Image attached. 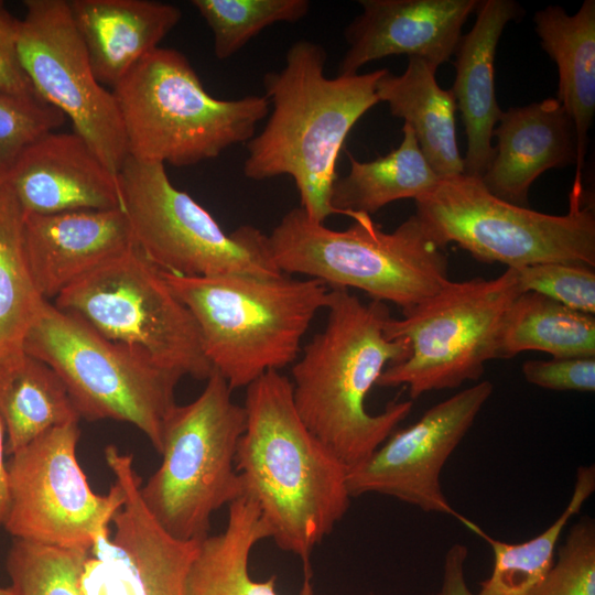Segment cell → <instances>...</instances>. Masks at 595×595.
Listing matches in <instances>:
<instances>
[{"mask_svg": "<svg viewBox=\"0 0 595 595\" xmlns=\"http://www.w3.org/2000/svg\"><path fill=\"white\" fill-rule=\"evenodd\" d=\"M129 156L190 166L247 143L270 110L266 96L218 99L205 88L186 56L158 47L111 89Z\"/></svg>", "mask_w": 595, "mask_h": 595, "instance_id": "cell-6", "label": "cell"}, {"mask_svg": "<svg viewBox=\"0 0 595 595\" xmlns=\"http://www.w3.org/2000/svg\"><path fill=\"white\" fill-rule=\"evenodd\" d=\"M0 418L8 455L56 426L80 420L60 376L24 349L0 359Z\"/></svg>", "mask_w": 595, "mask_h": 595, "instance_id": "cell-25", "label": "cell"}, {"mask_svg": "<svg viewBox=\"0 0 595 595\" xmlns=\"http://www.w3.org/2000/svg\"><path fill=\"white\" fill-rule=\"evenodd\" d=\"M595 491V467L580 466L569 504L544 531L519 543L494 539L472 522L474 533L488 542L494 564L490 575L480 583L477 595H530L552 566L555 548L570 519Z\"/></svg>", "mask_w": 595, "mask_h": 595, "instance_id": "cell-28", "label": "cell"}, {"mask_svg": "<svg viewBox=\"0 0 595 595\" xmlns=\"http://www.w3.org/2000/svg\"><path fill=\"white\" fill-rule=\"evenodd\" d=\"M44 301L26 257L24 213L6 182L0 186V359L23 349Z\"/></svg>", "mask_w": 595, "mask_h": 595, "instance_id": "cell-29", "label": "cell"}, {"mask_svg": "<svg viewBox=\"0 0 595 595\" xmlns=\"http://www.w3.org/2000/svg\"><path fill=\"white\" fill-rule=\"evenodd\" d=\"M6 431L0 418V527H3L10 505L8 466L4 461Z\"/></svg>", "mask_w": 595, "mask_h": 595, "instance_id": "cell-39", "label": "cell"}, {"mask_svg": "<svg viewBox=\"0 0 595 595\" xmlns=\"http://www.w3.org/2000/svg\"><path fill=\"white\" fill-rule=\"evenodd\" d=\"M7 183L24 214L121 208L118 175L76 132H48L28 145Z\"/></svg>", "mask_w": 595, "mask_h": 595, "instance_id": "cell-17", "label": "cell"}, {"mask_svg": "<svg viewBox=\"0 0 595 595\" xmlns=\"http://www.w3.org/2000/svg\"><path fill=\"white\" fill-rule=\"evenodd\" d=\"M245 389L235 458L241 496L256 501L277 547L302 561L301 595H314L311 554L350 506L348 468L305 426L286 376L271 370Z\"/></svg>", "mask_w": 595, "mask_h": 595, "instance_id": "cell-1", "label": "cell"}, {"mask_svg": "<svg viewBox=\"0 0 595 595\" xmlns=\"http://www.w3.org/2000/svg\"><path fill=\"white\" fill-rule=\"evenodd\" d=\"M527 350L558 358L595 357V315L539 293L518 294L502 317L496 359H509Z\"/></svg>", "mask_w": 595, "mask_h": 595, "instance_id": "cell-27", "label": "cell"}, {"mask_svg": "<svg viewBox=\"0 0 595 595\" xmlns=\"http://www.w3.org/2000/svg\"><path fill=\"white\" fill-rule=\"evenodd\" d=\"M116 545L137 582L139 595H183L198 542L176 540L156 522L141 520L123 529Z\"/></svg>", "mask_w": 595, "mask_h": 595, "instance_id": "cell-30", "label": "cell"}, {"mask_svg": "<svg viewBox=\"0 0 595 595\" xmlns=\"http://www.w3.org/2000/svg\"><path fill=\"white\" fill-rule=\"evenodd\" d=\"M24 245L43 299L136 246L122 208L24 214Z\"/></svg>", "mask_w": 595, "mask_h": 595, "instance_id": "cell-18", "label": "cell"}, {"mask_svg": "<svg viewBox=\"0 0 595 595\" xmlns=\"http://www.w3.org/2000/svg\"><path fill=\"white\" fill-rule=\"evenodd\" d=\"M213 33L214 53L227 60L263 29L295 23L310 11L309 0H193Z\"/></svg>", "mask_w": 595, "mask_h": 595, "instance_id": "cell-32", "label": "cell"}, {"mask_svg": "<svg viewBox=\"0 0 595 595\" xmlns=\"http://www.w3.org/2000/svg\"><path fill=\"white\" fill-rule=\"evenodd\" d=\"M467 555L468 550L462 543H454L448 548L444 556L441 587L436 595H477L469 589L465 578Z\"/></svg>", "mask_w": 595, "mask_h": 595, "instance_id": "cell-38", "label": "cell"}, {"mask_svg": "<svg viewBox=\"0 0 595 595\" xmlns=\"http://www.w3.org/2000/svg\"><path fill=\"white\" fill-rule=\"evenodd\" d=\"M493 137L496 154L480 180L495 196L528 207L529 190L543 172L575 164L572 119L556 98L502 111Z\"/></svg>", "mask_w": 595, "mask_h": 595, "instance_id": "cell-19", "label": "cell"}, {"mask_svg": "<svg viewBox=\"0 0 595 595\" xmlns=\"http://www.w3.org/2000/svg\"><path fill=\"white\" fill-rule=\"evenodd\" d=\"M19 54L35 91L72 121L74 132L118 175L129 156L111 90L96 78L65 0H25Z\"/></svg>", "mask_w": 595, "mask_h": 595, "instance_id": "cell-14", "label": "cell"}, {"mask_svg": "<svg viewBox=\"0 0 595 595\" xmlns=\"http://www.w3.org/2000/svg\"><path fill=\"white\" fill-rule=\"evenodd\" d=\"M93 72L111 89L177 25L181 10L150 0H69Z\"/></svg>", "mask_w": 595, "mask_h": 595, "instance_id": "cell-21", "label": "cell"}, {"mask_svg": "<svg viewBox=\"0 0 595 595\" xmlns=\"http://www.w3.org/2000/svg\"><path fill=\"white\" fill-rule=\"evenodd\" d=\"M425 61L409 57L400 75L385 68L377 82L379 102L413 131L419 148L433 172L445 178L464 173L456 140V102L452 90L442 89Z\"/></svg>", "mask_w": 595, "mask_h": 595, "instance_id": "cell-23", "label": "cell"}, {"mask_svg": "<svg viewBox=\"0 0 595 595\" xmlns=\"http://www.w3.org/2000/svg\"><path fill=\"white\" fill-rule=\"evenodd\" d=\"M344 230L289 210L268 235L273 261L288 275L301 274L328 289H357L371 300L407 311L448 281V258L414 214L392 231L358 213Z\"/></svg>", "mask_w": 595, "mask_h": 595, "instance_id": "cell-5", "label": "cell"}, {"mask_svg": "<svg viewBox=\"0 0 595 595\" xmlns=\"http://www.w3.org/2000/svg\"><path fill=\"white\" fill-rule=\"evenodd\" d=\"M573 184L565 215H550L493 195L479 177L440 178L415 199V215L445 249L455 242L483 262L521 268L542 262L595 268V210Z\"/></svg>", "mask_w": 595, "mask_h": 595, "instance_id": "cell-9", "label": "cell"}, {"mask_svg": "<svg viewBox=\"0 0 595 595\" xmlns=\"http://www.w3.org/2000/svg\"><path fill=\"white\" fill-rule=\"evenodd\" d=\"M121 208L136 247L160 270L185 277H277L268 236L250 225L226 232L165 165L128 156L118 173Z\"/></svg>", "mask_w": 595, "mask_h": 595, "instance_id": "cell-11", "label": "cell"}, {"mask_svg": "<svg viewBox=\"0 0 595 595\" xmlns=\"http://www.w3.org/2000/svg\"><path fill=\"white\" fill-rule=\"evenodd\" d=\"M515 270L497 278L450 280L440 291L403 317L390 316L385 334L405 340L409 356L386 367L379 387L404 386L412 400L422 394L455 389L478 381L488 360L496 359L502 317L520 294Z\"/></svg>", "mask_w": 595, "mask_h": 595, "instance_id": "cell-10", "label": "cell"}, {"mask_svg": "<svg viewBox=\"0 0 595 595\" xmlns=\"http://www.w3.org/2000/svg\"><path fill=\"white\" fill-rule=\"evenodd\" d=\"M470 31L455 50V80L451 89L465 126L464 174L482 177L491 163L494 129L502 112L495 90V55L505 26L521 13L513 0L479 1Z\"/></svg>", "mask_w": 595, "mask_h": 595, "instance_id": "cell-20", "label": "cell"}, {"mask_svg": "<svg viewBox=\"0 0 595 595\" xmlns=\"http://www.w3.org/2000/svg\"><path fill=\"white\" fill-rule=\"evenodd\" d=\"M370 595H375V594H370ZM429 595H432V594H429Z\"/></svg>", "mask_w": 595, "mask_h": 595, "instance_id": "cell-42", "label": "cell"}, {"mask_svg": "<svg viewBox=\"0 0 595 595\" xmlns=\"http://www.w3.org/2000/svg\"><path fill=\"white\" fill-rule=\"evenodd\" d=\"M326 324L291 368L292 398L305 426L349 469L364 463L412 410L392 401L377 414L366 398L387 366L405 359L409 345L390 339L386 303L363 302L329 289Z\"/></svg>", "mask_w": 595, "mask_h": 595, "instance_id": "cell-2", "label": "cell"}, {"mask_svg": "<svg viewBox=\"0 0 595 595\" xmlns=\"http://www.w3.org/2000/svg\"><path fill=\"white\" fill-rule=\"evenodd\" d=\"M216 370L190 403L176 405L162 430V461L141 485L150 515L176 540L202 541L213 515L241 497L235 458L245 430L244 405Z\"/></svg>", "mask_w": 595, "mask_h": 595, "instance_id": "cell-7", "label": "cell"}, {"mask_svg": "<svg viewBox=\"0 0 595 595\" xmlns=\"http://www.w3.org/2000/svg\"><path fill=\"white\" fill-rule=\"evenodd\" d=\"M521 371L526 381L543 389L578 392L595 390V357L527 360Z\"/></svg>", "mask_w": 595, "mask_h": 595, "instance_id": "cell-36", "label": "cell"}, {"mask_svg": "<svg viewBox=\"0 0 595 595\" xmlns=\"http://www.w3.org/2000/svg\"><path fill=\"white\" fill-rule=\"evenodd\" d=\"M23 349L60 376L80 419L130 423L160 454L163 424L176 405L175 388L182 376L105 337L47 300L28 331Z\"/></svg>", "mask_w": 595, "mask_h": 595, "instance_id": "cell-8", "label": "cell"}, {"mask_svg": "<svg viewBox=\"0 0 595 595\" xmlns=\"http://www.w3.org/2000/svg\"><path fill=\"white\" fill-rule=\"evenodd\" d=\"M530 595H595V523L584 517L570 529L556 560Z\"/></svg>", "mask_w": 595, "mask_h": 595, "instance_id": "cell-33", "label": "cell"}, {"mask_svg": "<svg viewBox=\"0 0 595 595\" xmlns=\"http://www.w3.org/2000/svg\"><path fill=\"white\" fill-rule=\"evenodd\" d=\"M512 269L521 293H539L573 310L595 315V268L542 262Z\"/></svg>", "mask_w": 595, "mask_h": 595, "instance_id": "cell-34", "label": "cell"}, {"mask_svg": "<svg viewBox=\"0 0 595 595\" xmlns=\"http://www.w3.org/2000/svg\"><path fill=\"white\" fill-rule=\"evenodd\" d=\"M162 271V270H161ZM193 314L205 354L231 390L293 364L329 289L288 274L185 277L162 271Z\"/></svg>", "mask_w": 595, "mask_h": 595, "instance_id": "cell-4", "label": "cell"}, {"mask_svg": "<svg viewBox=\"0 0 595 595\" xmlns=\"http://www.w3.org/2000/svg\"><path fill=\"white\" fill-rule=\"evenodd\" d=\"M493 391L490 381H478L434 404L413 424L394 430L364 463L348 470L350 496H388L466 526L469 520L444 494L441 474Z\"/></svg>", "mask_w": 595, "mask_h": 595, "instance_id": "cell-15", "label": "cell"}, {"mask_svg": "<svg viewBox=\"0 0 595 595\" xmlns=\"http://www.w3.org/2000/svg\"><path fill=\"white\" fill-rule=\"evenodd\" d=\"M533 20L542 48L558 66L556 99L572 119L576 136L573 184H581L595 115V1L585 0L573 15L560 6H548Z\"/></svg>", "mask_w": 595, "mask_h": 595, "instance_id": "cell-22", "label": "cell"}, {"mask_svg": "<svg viewBox=\"0 0 595 595\" xmlns=\"http://www.w3.org/2000/svg\"><path fill=\"white\" fill-rule=\"evenodd\" d=\"M65 119L43 100L20 98L0 89V164L9 170L28 145L55 131Z\"/></svg>", "mask_w": 595, "mask_h": 595, "instance_id": "cell-35", "label": "cell"}, {"mask_svg": "<svg viewBox=\"0 0 595 595\" xmlns=\"http://www.w3.org/2000/svg\"><path fill=\"white\" fill-rule=\"evenodd\" d=\"M0 595H13L12 591L10 589V587H1L0 586Z\"/></svg>", "mask_w": 595, "mask_h": 595, "instance_id": "cell-41", "label": "cell"}, {"mask_svg": "<svg viewBox=\"0 0 595 595\" xmlns=\"http://www.w3.org/2000/svg\"><path fill=\"white\" fill-rule=\"evenodd\" d=\"M9 170L0 164V186L7 182Z\"/></svg>", "mask_w": 595, "mask_h": 595, "instance_id": "cell-40", "label": "cell"}, {"mask_svg": "<svg viewBox=\"0 0 595 595\" xmlns=\"http://www.w3.org/2000/svg\"><path fill=\"white\" fill-rule=\"evenodd\" d=\"M54 305L182 377L214 371L193 314L136 246L65 288Z\"/></svg>", "mask_w": 595, "mask_h": 595, "instance_id": "cell-12", "label": "cell"}, {"mask_svg": "<svg viewBox=\"0 0 595 595\" xmlns=\"http://www.w3.org/2000/svg\"><path fill=\"white\" fill-rule=\"evenodd\" d=\"M89 550L14 539L6 567L13 595H87Z\"/></svg>", "mask_w": 595, "mask_h": 595, "instance_id": "cell-31", "label": "cell"}, {"mask_svg": "<svg viewBox=\"0 0 595 595\" xmlns=\"http://www.w3.org/2000/svg\"><path fill=\"white\" fill-rule=\"evenodd\" d=\"M325 48L295 41L284 66L263 76L271 113L246 144L244 174L253 181L290 175L300 207L317 223L336 214L329 203L336 162L355 123L379 102L376 87L385 68L366 74L325 75Z\"/></svg>", "mask_w": 595, "mask_h": 595, "instance_id": "cell-3", "label": "cell"}, {"mask_svg": "<svg viewBox=\"0 0 595 595\" xmlns=\"http://www.w3.org/2000/svg\"><path fill=\"white\" fill-rule=\"evenodd\" d=\"M264 539L270 531L256 501L246 496L234 500L224 531L199 542L183 595H278L274 575L256 581L249 573L251 551Z\"/></svg>", "mask_w": 595, "mask_h": 595, "instance_id": "cell-24", "label": "cell"}, {"mask_svg": "<svg viewBox=\"0 0 595 595\" xmlns=\"http://www.w3.org/2000/svg\"><path fill=\"white\" fill-rule=\"evenodd\" d=\"M477 0H360L363 8L345 29L348 48L338 75H355L367 63L405 54L434 71L454 55L462 28Z\"/></svg>", "mask_w": 595, "mask_h": 595, "instance_id": "cell-16", "label": "cell"}, {"mask_svg": "<svg viewBox=\"0 0 595 595\" xmlns=\"http://www.w3.org/2000/svg\"><path fill=\"white\" fill-rule=\"evenodd\" d=\"M398 148L372 161L360 162L348 154L349 172L336 177L329 203L336 214L354 218L371 215L400 199H418L432 190L440 177L422 154L416 138L408 125L402 128Z\"/></svg>", "mask_w": 595, "mask_h": 595, "instance_id": "cell-26", "label": "cell"}, {"mask_svg": "<svg viewBox=\"0 0 595 595\" xmlns=\"http://www.w3.org/2000/svg\"><path fill=\"white\" fill-rule=\"evenodd\" d=\"M79 436L78 422L64 424L10 455L3 527L14 539L91 551L108 534L123 494L116 482L106 495L90 488L77 458Z\"/></svg>", "mask_w": 595, "mask_h": 595, "instance_id": "cell-13", "label": "cell"}, {"mask_svg": "<svg viewBox=\"0 0 595 595\" xmlns=\"http://www.w3.org/2000/svg\"><path fill=\"white\" fill-rule=\"evenodd\" d=\"M19 30L20 20L0 1V89L20 98L42 100L20 58Z\"/></svg>", "mask_w": 595, "mask_h": 595, "instance_id": "cell-37", "label": "cell"}]
</instances>
